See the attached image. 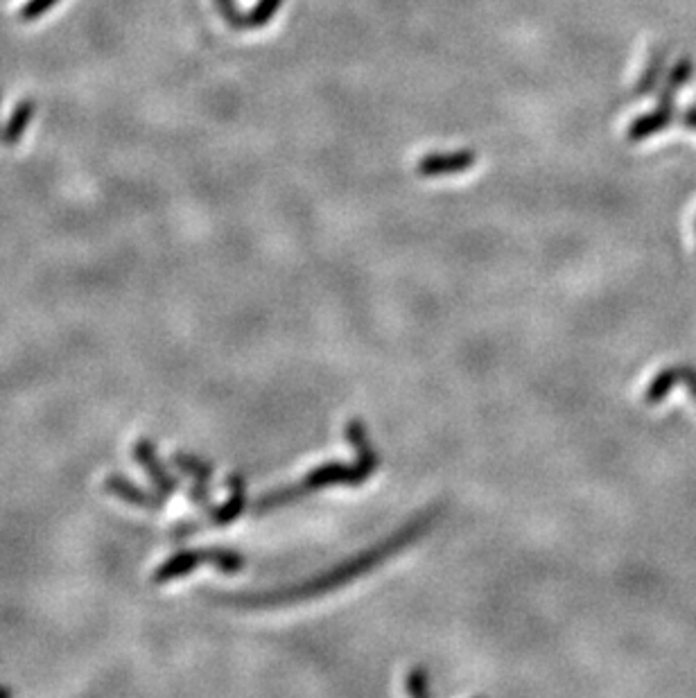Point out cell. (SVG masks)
<instances>
[{
    "label": "cell",
    "mask_w": 696,
    "mask_h": 698,
    "mask_svg": "<svg viewBox=\"0 0 696 698\" xmlns=\"http://www.w3.org/2000/svg\"><path fill=\"white\" fill-rule=\"evenodd\" d=\"M346 436L353 441L355 450H358V466L328 464V466L312 470V473L303 479L299 486H285V488H278V491H272V493L260 497V500L254 504L256 516H260V513H265V511H272V509H276V506H283L287 502L297 500V495H301V493L319 491V488L333 486V484H360L362 479H367L378 466V457L373 455V450L369 448L367 434H364L362 425L358 421H353V423H348V427H346Z\"/></svg>",
    "instance_id": "obj_1"
},
{
    "label": "cell",
    "mask_w": 696,
    "mask_h": 698,
    "mask_svg": "<svg viewBox=\"0 0 696 698\" xmlns=\"http://www.w3.org/2000/svg\"><path fill=\"white\" fill-rule=\"evenodd\" d=\"M202 563L215 565L222 574H238L242 567H245V556H240L238 552H233V549H224V547L186 549V552H177L174 556L165 558V561L154 570L152 581L156 586L177 581L181 577L193 574L195 567Z\"/></svg>",
    "instance_id": "obj_2"
},
{
    "label": "cell",
    "mask_w": 696,
    "mask_h": 698,
    "mask_svg": "<svg viewBox=\"0 0 696 698\" xmlns=\"http://www.w3.org/2000/svg\"><path fill=\"white\" fill-rule=\"evenodd\" d=\"M132 457L138 461V466L145 470V475L156 488V493L170 497L179 491V479L163 464L159 450H156V443L152 439H138L132 446Z\"/></svg>",
    "instance_id": "obj_3"
},
{
    "label": "cell",
    "mask_w": 696,
    "mask_h": 698,
    "mask_svg": "<svg viewBox=\"0 0 696 698\" xmlns=\"http://www.w3.org/2000/svg\"><path fill=\"white\" fill-rule=\"evenodd\" d=\"M172 464L177 466L181 473H186L193 479V484L188 488V500L193 502L197 509H211V488H208V482H211L213 477L211 464L202 457L190 455V452H174Z\"/></svg>",
    "instance_id": "obj_4"
},
{
    "label": "cell",
    "mask_w": 696,
    "mask_h": 698,
    "mask_svg": "<svg viewBox=\"0 0 696 698\" xmlns=\"http://www.w3.org/2000/svg\"><path fill=\"white\" fill-rule=\"evenodd\" d=\"M477 163V154L473 150H452V152H432L425 154L416 163V174L423 179L452 177V174L471 170Z\"/></svg>",
    "instance_id": "obj_5"
},
{
    "label": "cell",
    "mask_w": 696,
    "mask_h": 698,
    "mask_svg": "<svg viewBox=\"0 0 696 698\" xmlns=\"http://www.w3.org/2000/svg\"><path fill=\"white\" fill-rule=\"evenodd\" d=\"M104 491L109 495L118 497V500H123L125 504H132L136 509H145V511H161L165 506V497L161 493H152L143 488L141 484H136L123 473H111L104 477Z\"/></svg>",
    "instance_id": "obj_6"
},
{
    "label": "cell",
    "mask_w": 696,
    "mask_h": 698,
    "mask_svg": "<svg viewBox=\"0 0 696 698\" xmlns=\"http://www.w3.org/2000/svg\"><path fill=\"white\" fill-rule=\"evenodd\" d=\"M676 118V102H658L654 111L645 113V116L635 118L629 129H626V136H629L631 143H642L651 138L654 134L665 132V129L672 125Z\"/></svg>",
    "instance_id": "obj_7"
},
{
    "label": "cell",
    "mask_w": 696,
    "mask_h": 698,
    "mask_svg": "<svg viewBox=\"0 0 696 698\" xmlns=\"http://www.w3.org/2000/svg\"><path fill=\"white\" fill-rule=\"evenodd\" d=\"M245 506H247V486H245V479H242L240 475H231L229 477V500L224 502V506H220V509H215L211 511V518H208L206 522H199V525H206V527H226V525H231L233 520H238L240 518V513L245 511Z\"/></svg>",
    "instance_id": "obj_8"
},
{
    "label": "cell",
    "mask_w": 696,
    "mask_h": 698,
    "mask_svg": "<svg viewBox=\"0 0 696 698\" xmlns=\"http://www.w3.org/2000/svg\"><path fill=\"white\" fill-rule=\"evenodd\" d=\"M34 111H37V104H34L32 98H23L19 104H16L14 111L10 113V120L5 122L3 134H0V145H7V147L19 145L23 134L28 132L30 122L34 118Z\"/></svg>",
    "instance_id": "obj_9"
},
{
    "label": "cell",
    "mask_w": 696,
    "mask_h": 698,
    "mask_svg": "<svg viewBox=\"0 0 696 698\" xmlns=\"http://www.w3.org/2000/svg\"><path fill=\"white\" fill-rule=\"evenodd\" d=\"M692 75H694V64H692V59H687V57H681L676 61V64L672 66V71L667 73L665 77V82L660 84V89H658V102H676L678 98V93H681L687 82L692 80Z\"/></svg>",
    "instance_id": "obj_10"
},
{
    "label": "cell",
    "mask_w": 696,
    "mask_h": 698,
    "mask_svg": "<svg viewBox=\"0 0 696 698\" xmlns=\"http://www.w3.org/2000/svg\"><path fill=\"white\" fill-rule=\"evenodd\" d=\"M665 66H667V48L660 46V48H656L654 52H651L645 73L640 75L638 84H635V95L645 98V95L654 93L660 86V80H663Z\"/></svg>",
    "instance_id": "obj_11"
},
{
    "label": "cell",
    "mask_w": 696,
    "mask_h": 698,
    "mask_svg": "<svg viewBox=\"0 0 696 698\" xmlns=\"http://www.w3.org/2000/svg\"><path fill=\"white\" fill-rule=\"evenodd\" d=\"M285 0H256V5L251 7L249 12H245L247 16V30H258L265 28V25L274 19L281 10Z\"/></svg>",
    "instance_id": "obj_12"
},
{
    "label": "cell",
    "mask_w": 696,
    "mask_h": 698,
    "mask_svg": "<svg viewBox=\"0 0 696 698\" xmlns=\"http://www.w3.org/2000/svg\"><path fill=\"white\" fill-rule=\"evenodd\" d=\"M217 12L222 14V19L231 25L233 30H247V16L245 12L238 10L236 0H215Z\"/></svg>",
    "instance_id": "obj_13"
},
{
    "label": "cell",
    "mask_w": 696,
    "mask_h": 698,
    "mask_svg": "<svg viewBox=\"0 0 696 698\" xmlns=\"http://www.w3.org/2000/svg\"><path fill=\"white\" fill-rule=\"evenodd\" d=\"M57 3H59V0H28V3L21 7L19 19L25 21V23L37 21V19H41L43 14H48Z\"/></svg>",
    "instance_id": "obj_14"
},
{
    "label": "cell",
    "mask_w": 696,
    "mask_h": 698,
    "mask_svg": "<svg viewBox=\"0 0 696 698\" xmlns=\"http://www.w3.org/2000/svg\"><path fill=\"white\" fill-rule=\"evenodd\" d=\"M676 380L685 382L687 389H690V394L696 398V371L690 369V366H674Z\"/></svg>",
    "instance_id": "obj_15"
},
{
    "label": "cell",
    "mask_w": 696,
    "mask_h": 698,
    "mask_svg": "<svg viewBox=\"0 0 696 698\" xmlns=\"http://www.w3.org/2000/svg\"><path fill=\"white\" fill-rule=\"evenodd\" d=\"M407 692L410 694H428V676L423 671H414L407 683Z\"/></svg>",
    "instance_id": "obj_16"
},
{
    "label": "cell",
    "mask_w": 696,
    "mask_h": 698,
    "mask_svg": "<svg viewBox=\"0 0 696 698\" xmlns=\"http://www.w3.org/2000/svg\"><path fill=\"white\" fill-rule=\"evenodd\" d=\"M681 122L687 127V129H694L696 132V104H692V107H687L683 111V116H681Z\"/></svg>",
    "instance_id": "obj_17"
},
{
    "label": "cell",
    "mask_w": 696,
    "mask_h": 698,
    "mask_svg": "<svg viewBox=\"0 0 696 698\" xmlns=\"http://www.w3.org/2000/svg\"><path fill=\"white\" fill-rule=\"evenodd\" d=\"M0 696H12V689H10V687H3V685H0Z\"/></svg>",
    "instance_id": "obj_18"
},
{
    "label": "cell",
    "mask_w": 696,
    "mask_h": 698,
    "mask_svg": "<svg viewBox=\"0 0 696 698\" xmlns=\"http://www.w3.org/2000/svg\"><path fill=\"white\" fill-rule=\"evenodd\" d=\"M0 100H3V95H0ZM0 134H3V129H0Z\"/></svg>",
    "instance_id": "obj_19"
}]
</instances>
